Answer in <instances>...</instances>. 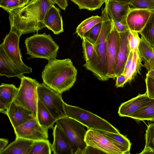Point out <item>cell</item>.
<instances>
[{
    "label": "cell",
    "mask_w": 154,
    "mask_h": 154,
    "mask_svg": "<svg viewBox=\"0 0 154 154\" xmlns=\"http://www.w3.org/2000/svg\"><path fill=\"white\" fill-rule=\"evenodd\" d=\"M39 100L57 120L67 116L64 102L60 94L51 89L44 83H39L37 88Z\"/></svg>",
    "instance_id": "obj_8"
},
{
    "label": "cell",
    "mask_w": 154,
    "mask_h": 154,
    "mask_svg": "<svg viewBox=\"0 0 154 154\" xmlns=\"http://www.w3.org/2000/svg\"><path fill=\"white\" fill-rule=\"evenodd\" d=\"M116 86L117 88L123 87L127 82L125 75L122 74L116 77Z\"/></svg>",
    "instance_id": "obj_40"
},
{
    "label": "cell",
    "mask_w": 154,
    "mask_h": 154,
    "mask_svg": "<svg viewBox=\"0 0 154 154\" xmlns=\"http://www.w3.org/2000/svg\"><path fill=\"white\" fill-rule=\"evenodd\" d=\"M18 0H0V7L5 11L22 6Z\"/></svg>",
    "instance_id": "obj_37"
},
{
    "label": "cell",
    "mask_w": 154,
    "mask_h": 154,
    "mask_svg": "<svg viewBox=\"0 0 154 154\" xmlns=\"http://www.w3.org/2000/svg\"><path fill=\"white\" fill-rule=\"evenodd\" d=\"M145 145L140 154H154V123L147 126L145 134Z\"/></svg>",
    "instance_id": "obj_30"
},
{
    "label": "cell",
    "mask_w": 154,
    "mask_h": 154,
    "mask_svg": "<svg viewBox=\"0 0 154 154\" xmlns=\"http://www.w3.org/2000/svg\"><path fill=\"white\" fill-rule=\"evenodd\" d=\"M129 117L138 121L154 122V100L150 104L131 115Z\"/></svg>",
    "instance_id": "obj_29"
},
{
    "label": "cell",
    "mask_w": 154,
    "mask_h": 154,
    "mask_svg": "<svg viewBox=\"0 0 154 154\" xmlns=\"http://www.w3.org/2000/svg\"><path fill=\"white\" fill-rule=\"evenodd\" d=\"M8 107L5 103L0 101V112H1L7 115Z\"/></svg>",
    "instance_id": "obj_45"
},
{
    "label": "cell",
    "mask_w": 154,
    "mask_h": 154,
    "mask_svg": "<svg viewBox=\"0 0 154 154\" xmlns=\"http://www.w3.org/2000/svg\"><path fill=\"white\" fill-rule=\"evenodd\" d=\"M142 58L137 48L133 51V55L131 66L125 76L127 82H130L134 79L138 73L140 74Z\"/></svg>",
    "instance_id": "obj_26"
},
{
    "label": "cell",
    "mask_w": 154,
    "mask_h": 154,
    "mask_svg": "<svg viewBox=\"0 0 154 154\" xmlns=\"http://www.w3.org/2000/svg\"><path fill=\"white\" fill-rule=\"evenodd\" d=\"M20 37L15 32L10 30L3 39L1 44L11 60L24 74L30 73L32 68L23 62L19 43Z\"/></svg>",
    "instance_id": "obj_9"
},
{
    "label": "cell",
    "mask_w": 154,
    "mask_h": 154,
    "mask_svg": "<svg viewBox=\"0 0 154 154\" xmlns=\"http://www.w3.org/2000/svg\"><path fill=\"white\" fill-rule=\"evenodd\" d=\"M98 131L115 142L123 154L130 153L131 143L130 140L125 136L120 133H115L100 130Z\"/></svg>",
    "instance_id": "obj_25"
},
{
    "label": "cell",
    "mask_w": 154,
    "mask_h": 154,
    "mask_svg": "<svg viewBox=\"0 0 154 154\" xmlns=\"http://www.w3.org/2000/svg\"><path fill=\"white\" fill-rule=\"evenodd\" d=\"M43 23L49 29L55 34L63 32V22L59 9L52 5L47 11L45 15Z\"/></svg>",
    "instance_id": "obj_19"
},
{
    "label": "cell",
    "mask_w": 154,
    "mask_h": 154,
    "mask_svg": "<svg viewBox=\"0 0 154 154\" xmlns=\"http://www.w3.org/2000/svg\"><path fill=\"white\" fill-rule=\"evenodd\" d=\"M138 32L129 31L128 35V40L130 50L133 51L138 48L140 42Z\"/></svg>",
    "instance_id": "obj_36"
},
{
    "label": "cell",
    "mask_w": 154,
    "mask_h": 154,
    "mask_svg": "<svg viewBox=\"0 0 154 154\" xmlns=\"http://www.w3.org/2000/svg\"><path fill=\"white\" fill-rule=\"evenodd\" d=\"M56 123L68 139L72 154H83L87 146L85 140L87 131L85 126L67 116L57 120Z\"/></svg>",
    "instance_id": "obj_6"
},
{
    "label": "cell",
    "mask_w": 154,
    "mask_h": 154,
    "mask_svg": "<svg viewBox=\"0 0 154 154\" xmlns=\"http://www.w3.org/2000/svg\"><path fill=\"white\" fill-rule=\"evenodd\" d=\"M85 140L87 145L97 148L105 153L123 154L115 142L98 130L88 129Z\"/></svg>",
    "instance_id": "obj_10"
},
{
    "label": "cell",
    "mask_w": 154,
    "mask_h": 154,
    "mask_svg": "<svg viewBox=\"0 0 154 154\" xmlns=\"http://www.w3.org/2000/svg\"><path fill=\"white\" fill-rule=\"evenodd\" d=\"M77 71L69 58L48 61L42 73L43 82L62 94L69 90L76 80Z\"/></svg>",
    "instance_id": "obj_2"
},
{
    "label": "cell",
    "mask_w": 154,
    "mask_h": 154,
    "mask_svg": "<svg viewBox=\"0 0 154 154\" xmlns=\"http://www.w3.org/2000/svg\"><path fill=\"white\" fill-rule=\"evenodd\" d=\"M7 115L14 129L35 118L31 111L14 101L9 106Z\"/></svg>",
    "instance_id": "obj_14"
},
{
    "label": "cell",
    "mask_w": 154,
    "mask_h": 154,
    "mask_svg": "<svg viewBox=\"0 0 154 154\" xmlns=\"http://www.w3.org/2000/svg\"><path fill=\"white\" fill-rule=\"evenodd\" d=\"M129 31L119 33L120 44L115 69L116 77L123 74L131 51L128 40Z\"/></svg>",
    "instance_id": "obj_16"
},
{
    "label": "cell",
    "mask_w": 154,
    "mask_h": 154,
    "mask_svg": "<svg viewBox=\"0 0 154 154\" xmlns=\"http://www.w3.org/2000/svg\"><path fill=\"white\" fill-rule=\"evenodd\" d=\"M77 5L79 9L93 11L99 9L103 3L99 0H70Z\"/></svg>",
    "instance_id": "obj_32"
},
{
    "label": "cell",
    "mask_w": 154,
    "mask_h": 154,
    "mask_svg": "<svg viewBox=\"0 0 154 154\" xmlns=\"http://www.w3.org/2000/svg\"><path fill=\"white\" fill-rule=\"evenodd\" d=\"M8 143V140L6 139H0V153L5 148Z\"/></svg>",
    "instance_id": "obj_44"
},
{
    "label": "cell",
    "mask_w": 154,
    "mask_h": 154,
    "mask_svg": "<svg viewBox=\"0 0 154 154\" xmlns=\"http://www.w3.org/2000/svg\"><path fill=\"white\" fill-rule=\"evenodd\" d=\"M153 69H154V68Z\"/></svg>",
    "instance_id": "obj_51"
},
{
    "label": "cell",
    "mask_w": 154,
    "mask_h": 154,
    "mask_svg": "<svg viewBox=\"0 0 154 154\" xmlns=\"http://www.w3.org/2000/svg\"><path fill=\"white\" fill-rule=\"evenodd\" d=\"M23 5L27 4L29 1V0H18Z\"/></svg>",
    "instance_id": "obj_48"
},
{
    "label": "cell",
    "mask_w": 154,
    "mask_h": 154,
    "mask_svg": "<svg viewBox=\"0 0 154 154\" xmlns=\"http://www.w3.org/2000/svg\"><path fill=\"white\" fill-rule=\"evenodd\" d=\"M0 75L8 78L17 77L23 73L11 60L1 44L0 45Z\"/></svg>",
    "instance_id": "obj_20"
},
{
    "label": "cell",
    "mask_w": 154,
    "mask_h": 154,
    "mask_svg": "<svg viewBox=\"0 0 154 154\" xmlns=\"http://www.w3.org/2000/svg\"><path fill=\"white\" fill-rule=\"evenodd\" d=\"M90 153H105L102 150L95 147L87 145L83 154Z\"/></svg>",
    "instance_id": "obj_41"
},
{
    "label": "cell",
    "mask_w": 154,
    "mask_h": 154,
    "mask_svg": "<svg viewBox=\"0 0 154 154\" xmlns=\"http://www.w3.org/2000/svg\"><path fill=\"white\" fill-rule=\"evenodd\" d=\"M146 85V93L148 96L154 99V79L146 75L145 79Z\"/></svg>",
    "instance_id": "obj_38"
},
{
    "label": "cell",
    "mask_w": 154,
    "mask_h": 154,
    "mask_svg": "<svg viewBox=\"0 0 154 154\" xmlns=\"http://www.w3.org/2000/svg\"><path fill=\"white\" fill-rule=\"evenodd\" d=\"M101 26L102 22L97 23L88 31L83 37L91 43L94 44L99 36Z\"/></svg>",
    "instance_id": "obj_34"
},
{
    "label": "cell",
    "mask_w": 154,
    "mask_h": 154,
    "mask_svg": "<svg viewBox=\"0 0 154 154\" xmlns=\"http://www.w3.org/2000/svg\"><path fill=\"white\" fill-rule=\"evenodd\" d=\"M128 5L133 9L150 10L154 9V0H133Z\"/></svg>",
    "instance_id": "obj_33"
},
{
    "label": "cell",
    "mask_w": 154,
    "mask_h": 154,
    "mask_svg": "<svg viewBox=\"0 0 154 154\" xmlns=\"http://www.w3.org/2000/svg\"><path fill=\"white\" fill-rule=\"evenodd\" d=\"M102 26L99 36L94 44V50L90 59L83 65L86 69L91 72L100 80H108L107 77V50L108 36L112 26V21L108 14L106 8L102 10Z\"/></svg>",
    "instance_id": "obj_3"
},
{
    "label": "cell",
    "mask_w": 154,
    "mask_h": 154,
    "mask_svg": "<svg viewBox=\"0 0 154 154\" xmlns=\"http://www.w3.org/2000/svg\"><path fill=\"white\" fill-rule=\"evenodd\" d=\"M152 48H153V51H154V47Z\"/></svg>",
    "instance_id": "obj_50"
},
{
    "label": "cell",
    "mask_w": 154,
    "mask_h": 154,
    "mask_svg": "<svg viewBox=\"0 0 154 154\" xmlns=\"http://www.w3.org/2000/svg\"><path fill=\"white\" fill-rule=\"evenodd\" d=\"M103 3H104L107 0H99Z\"/></svg>",
    "instance_id": "obj_49"
},
{
    "label": "cell",
    "mask_w": 154,
    "mask_h": 154,
    "mask_svg": "<svg viewBox=\"0 0 154 154\" xmlns=\"http://www.w3.org/2000/svg\"><path fill=\"white\" fill-rule=\"evenodd\" d=\"M35 141L21 138H16L0 154H29Z\"/></svg>",
    "instance_id": "obj_21"
},
{
    "label": "cell",
    "mask_w": 154,
    "mask_h": 154,
    "mask_svg": "<svg viewBox=\"0 0 154 154\" xmlns=\"http://www.w3.org/2000/svg\"><path fill=\"white\" fill-rule=\"evenodd\" d=\"M117 1L121 2L123 3L129 4L130 2L132 1L133 0H116Z\"/></svg>",
    "instance_id": "obj_47"
},
{
    "label": "cell",
    "mask_w": 154,
    "mask_h": 154,
    "mask_svg": "<svg viewBox=\"0 0 154 154\" xmlns=\"http://www.w3.org/2000/svg\"><path fill=\"white\" fill-rule=\"evenodd\" d=\"M18 78L20 79V84L14 101L31 111L37 119V88L39 83L36 79L23 75Z\"/></svg>",
    "instance_id": "obj_7"
},
{
    "label": "cell",
    "mask_w": 154,
    "mask_h": 154,
    "mask_svg": "<svg viewBox=\"0 0 154 154\" xmlns=\"http://www.w3.org/2000/svg\"><path fill=\"white\" fill-rule=\"evenodd\" d=\"M120 40L119 33L116 29L112 22V27L108 36L107 44V77L108 79L110 78L115 79L116 78L115 69L116 65Z\"/></svg>",
    "instance_id": "obj_12"
},
{
    "label": "cell",
    "mask_w": 154,
    "mask_h": 154,
    "mask_svg": "<svg viewBox=\"0 0 154 154\" xmlns=\"http://www.w3.org/2000/svg\"><path fill=\"white\" fill-rule=\"evenodd\" d=\"M133 55V51H130L128 60L126 63L124 71L122 74L125 75L128 71L131 64Z\"/></svg>",
    "instance_id": "obj_42"
},
{
    "label": "cell",
    "mask_w": 154,
    "mask_h": 154,
    "mask_svg": "<svg viewBox=\"0 0 154 154\" xmlns=\"http://www.w3.org/2000/svg\"><path fill=\"white\" fill-rule=\"evenodd\" d=\"M18 90L12 84L2 83L0 86V101L8 107L15 99Z\"/></svg>",
    "instance_id": "obj_24"
},
{
    "label": "cell",
    "mask_w": 154,
    "mask_h": 154,
    "mask_svg": "<svg viewBox=\"0 0 154 154\" xmlns=\"http://www.w3.org/2000/svg\"><path fill=\"white\" fill-rule=\"evenodd\" d=\"M16 138L33 141L48 140V129L42 126L35 118L14 129Z\"/></svg>",
    "instance_id": "obj_11"
},
{
    "label": "cell",
    "mask_w": 154,
    "mask_h": 154,
    "mask_svg": "<svg viewBox=\"0 0 154 154\" xmlns=\"http://www.w3.org/2000/svg\"><path fill=\"white\" fill-rule=\"evenodd\" d=\"M151 10L131 8L126 17V22L130 31H141L150 16Z\"/></svg>",
    "instance_id": "obj_15"
},
{
    "label": "cell",
    "mask_w": 154,
    "mask_h": 154,
    "mask_svg": "<svg viewBox=\"0 0 154 154\" xmlns=\"http://www.w3.org/2000/svg\"><path fill=\"white\" fill-rule=\"evenodd\" d=\"M67 116L79 122L88 129L115 133L119 131L107 121L97 115L78 106L64 103Z\"/></svg>",
    "instance_id": "obj_5"
},
{
    "label": "cell",
    "mask_w": 154,
    "mask_h": 154,
    "mask_svg": "<svg viewBox=\"0 0 154 154\" xmlns=\"http://www.w3.org/2000/svg\"><path fill=\"white\" fill-rule=\"evenodd\" d=\"M140 34L152 48L154 47V9L151 10L150 16Z\"/></svg>",
    "instance_id": "obj_27"
},
{
    "label": "cell",
    "mask_w": 154,
    "mask_h": 154,
    "mask_svg": "<svg viewBox=\"0 0 154 154\" xmlns=\"http://www.w3.org/2000/svg\"><path fill=\"white\" fill-rule=\"evenodd\" d=\"M102 17L98 15L93 16L82 21L76 28V32L82 39L85 34L94 26L102 22Z\"/></svg>",
    "instance_id": "obj_28"
},
{
    "label": "cell",
    "mask_w": 154,
    "mask_h": 154,
    "mask_svg": "<svg viewBox=\"0 0 154 154\" xmlns=\"http://www.w3.org/2000/svg\"><path fill=\"white\" fill-rule=\"evenodd\" d=\"M62 9L65 10L68 5L67 0H51Z\"/></svg>",
    "instance_id": "obj_43"
},
{
    "label": "cell",
    "mask_w": 154,
    "mask_h": 154,
    "mask_svg": "<svg viewBox=\"0 0 154 154\" xmlns=\"http://www.w3.org/2000/svg\"><path fill=\"white\" fill-rule=\"evenodd\" d=\"M82 40L84 57L86 62L89 60L92 56L94 50V45L84 37Z\"/></svg>",
    "instance_id": "obj_35"
},
{
    "label": "cell",
    "mask_w": 154,
    "mask_h": 154,
    "mask_svg": "<svg viewBox=\"0 0 154 154\" xmlns=\"http://www.w3.org/2000/svg\"><path fill=\"white\" fill-rule=\"evenodd\" d=\"M51 0H31L26 4L6 11L9 14L10 30L20 37L38 32L46 27L43 23L47 11L53 5Z\"/></svg>",
    "instance_id": "obj_1"
},
{
    "label": "cell",
    "mask_w": 154,
    "mask_h": 154,
    "mask_svg": "<svg viewBox=\"0 0 154 154\" xmlns=\"http://www.w3.org/2000/svg\"><path fill=\"white\" fill-rule=\"evenodd\" d=\"M111 19L115 28L119 33L125 32L130 30L127 24H124L112 19Z\"/></svg>",
    "instance_id": "obj_39"
},
{
    "label": "cell",
    "mask_w": 154,
    "mask_h": 154,
    "mask_svg": "<svg viewBox=\"0 0 154 154\" xmlns=\"http://www.w3.org/2000/svg\"><path fill=\"white\" fill-rule=\"evenodd\" d=\"M54 140L51 147L54 154H72L70 142L63 130L57 124L53 129Z\"/></svg>",
    "instance_id": "obj_17"
},
{
    "label": "cell",
    "mask_w": 154,
    "mask_h": 154,
    "mask_svg": "<svg viewBox=\"0 0 154 154\" xmlns=\"http://www.w3.org/2000/svg\"><path fill=\"white\" fill-rule=\"evenodd\" d=\"M138 50L144 61L143 66L148 71L154 68V51L152 48L142 36Z\"/></svg>",
    "instance_id": "obj_22"
},
{
    "label": "cell",
    "mask_w": 154,
    "mask_h": 154,
    "mask_svg": "<svg viewBox=\"0 0 154 154\" xmlns=\"http://www.w3.org/2000/svg\"><path fill=\"white\" fill-rule=\"evenodd\" d=\"M105 3L107 13L111 19L127 24L126 18L131 8L128 4L116 0H107Z\"/></svg>",
    "instance_id": "obj_18"
},
{
    "label": "cell",
    "mask_w": 154,
    "mask_h": 154,
    "mask_svg": "<svg viewBox=\"0 0 154 154\" xmlns=\"http://www.w3.org/2000/svg\"><path fill=\"white\" fill-rule=\"evenodd\" d=\"M37 119L38 123L42 126L48 129L52 128L57 121L49 110L38 99Z\"/></svg>",
    "instance_id": "obj_23"
},
{
    "label": "cell",
    "mask_w": 154,
    "mask_h": 154,
    "mask_svg": "<svg viewBox=\"0 0 154 154\" xmlns=\"http://www.w3.org/2000/svg\"><path fill=\"white\" fill-rule=\"evenodd\" d=\"M146 74L154 79V69H153L148 71V72Z\"/></svg>",
    "instance_id": "obj_46"
},
{
    "label": "cell",
    "mask_w": 154,
    "mask_h": 154,
    "mask_svg": "<svg viewBox=\"0 0 154 154\" xmlns=\"http://www.w3.org/2000/svg\"><path fill=\"white\" fill-rule=\"evenodd\" d=\"M154 99L149 97L146 92L122 103L119 107L118 113L121 117L129 116L135 112L152 103Z\"/></svg>",
    "instance_id": "obj_13"
},
{
    "label": "cell",
    "mask_w": 154,
    "mask_h": 154,
    "mask_svg": "<svg viewBox=\"0 0 154 154\" xmlns=\"http://www.w3.org/2000/svg\"><path fill=\"white\" fill-rule=\"evenodd\" d=\"M25 44L27 54L31 58H44L48 61L56 59L59 46L49 34H34L26 38Z\"/></svg>",
    "instance_id": "obj_4"
},
{
    "label": "cell",
    "mask_w": 154,
    "mask_h": 154,
    "mask_svg": "<svg viewBox=\"0 0 154 154\" xmlns=\"http://www.w3.org/2000/svg\"><path fill=\"white\" fill-rule=\"evenodd\" d=\"M52 151L49 140H42L34 141L29 154H51Z\"/></svg>",
    "instance_id": "obj_31"
}]
</instances>
